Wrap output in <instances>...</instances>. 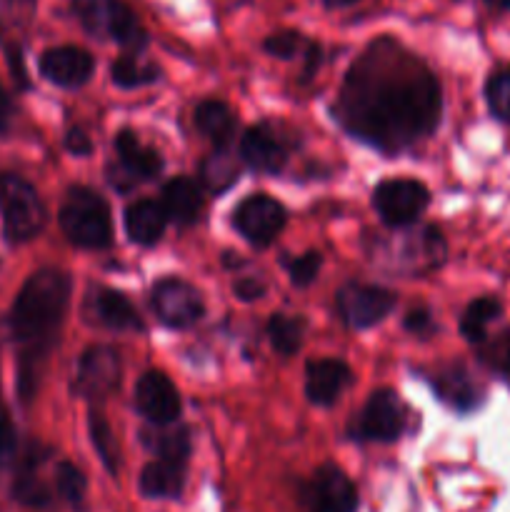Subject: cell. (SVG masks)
<instances>
[{"mask_svg": "<svg viewBox=\"0 0 510 512\" xmlns=\"http://www.w3.org/2000/svg\"><path fill=\"white\" fill-rule=\"evenodd\" d=\"M440 108L435 75L395 40L380 38L345 75L335 115L353 138L400 153L438 128Z\"/></svg>", "mask_w": 510, "mask_h": 512, "instance_id": "6da1fadb", "label": "cell"}, {"mask_svg": "<svg viewBox=\"0 0 510 512\" xmlns=\"http://www.w3.org/2000/svg\"><path fill=\"white\" fill-rule=\"evenodd\" d=\"M70 300V278L63 270L43 268L30 275L10 310V330L20 355L48 358Z\"/></svg>", "mask_w": 510, "mask_h": 512, "instance_id": "7a4b0ae2", "label": "cell"}, {"mask_svg": "<svg viewBox=\"0 0 510 512\" xmlns=\"http://www.w3.org/2000/svg\"><path fill=\"white\" fill-rule=\"evenodd\" d=\"M60 228L65 238L85 250L108 248L113 240V223L103 195L85 185H75L68 190L60 205Z\"/></svg>", "mask_w": 510, "mask_h": 512, "instance_id": "3957f363", "label": "cell"}, {"mask_svg": "<svg viewBox=\"0 0 510 512\" xmlns=\"http://www.w3.org/2000/svg\"><path fill=\"white\" fill-rule=\"evenodd\" d=\"M73 13L88 33L113 38L120 48L138 53L148 43L143 25L123 0H73Z\"/></svg>", "mask_w": 510, "mask_h": 512, "instance_id": "277c9868", "label": "cell"}, {"mask_svg": "<svg viewBox=\"0 0 510 512\" xmlns=\"http://www.w3.org/2000/svg\"><path fill=\"white\" fill-rule=\"evenodd\" d=\"M0 215L10 243L33 240L45 225V208L28 180L18 175H0Z\"/></svg>", "mask_w": 510, "mask_h": 512, "instance_id": "5b68a950", "label": "cell"}, {"mask_svg": "<svg viewBox=\"0 0 510 512\" xmlns=\"http://www.w3.org/2000/svg\"><path fill=\"white\" fill-rule=\"evenodd\" d=\"M405 428V410L398 393L383 388L375 390L368 398L365 408L353 420L350 435L358 440H373V443H393L400 438Z\"/></svg>", "mask_w": 510, "mask_h": 512, "instance_id": "8992f818", "label": "cell"}, {"mask_svg": "<svg viewBox=\"0 0 510 512\" xmlns=\"http://www.w3.org/2000/svg\"><path fill=\"white\" fill-rule=\"evenodd\" d=\"M428 203V188L423 183H418V180L410 178L385 180L373 193L375 210L383 218V223L393 225V228L415 223L423 215V210L428 208Z\"/></svg>", "mask_w": 510, "mask_h": 512, "instance_id": "52a82bcc", "label": "cell"}, {"mask_svg": "<svg viewBox=\"0 0 510 512\" xmlns=\"http://www.w3.org/2000/svg\"><path fill=\"white\" fill-rule=\"evenodd\" d=\"M115 150H118V168H110V185L118 190H130L138 180L158 178L163 170V158L158 150L148 148L133 130H120L115 138Z\"/></svg>", "mask_w": 510, "mask_h": 512, "instance_id": "ba28073f", "label": "cell"}, {"mask_svg": "<svg viewBox=\"0 0 510 512\" xmlns=\"http://www.w3.org/2000/svg\"><path fill=\"white\" fill-rule=\"evenodd\" d=\"M233 223L248 243L263 248L273 243L285 228V208L270 195H250L235 208Z\"/></svg>", "mask_w": 510, "mask_h": 512, "instance_id": "9c48e42d", "label": "cell"}, {"mask_svg": "<svg viewBox=\"0 0 510 512\" xmlns=\"http://www.w3.org/2000/svg\"><path fill=\"white\" fill-rule=\"evenodd\" d=\"M120 383V355L108 345H95L80 355L75 370V393L88 400H103Z\"/></svg>", "mask_w": 510, "mask_h": 512, "instance_id": "30bf717a", "label": "cell"}, {"mask_svg": "<svg viewBox=\"0 0 510 512\" xmlns=\"http://www.w3.org/2000/svg\"><path fill=\"white\" fill-rule=\"evenodd\" d=\"M338 308L350 328H373L395 308V295L378 285L350 283L338 293Z\"/></svg>", "mask_w": 510, "mask_h": 512, "instance_id": "8fae6325", "label": "cell"}, {"mask_svg": "<svg viewBox=\"0 0 510 512\" xmlns=\"http://www.w3.org/2000/svg\"><path fill=\"white\" fill-rule=\"evenodd\" d=\"M153 308L158 318L170 328H190L205 313L203 298H200L198 290L175 278H165L155 283Z\"/></svg>", "mask_w": 510, "mask_h": 512, "instance_id": "7c38bea8", "label": "cell"}, {"mask_svg": "<svg viewBox=\"0 0 510 512\" xmlns=\"http://www.w3.org/2000/svg\"><path fill=\"white\" fill-rule=\"evenodd\" d=\"M135 408L148 423L173 425L180 418V395L168 375L148 370L135 385Z\"/></svg>", "mask_w": 510, "mask_h": 512, "instance_id": "4fadbf2b", "label": "cell"}, {"mask_svg": "<svg viewBox=\"0 0 510 512\" xmlns=\"http://www.w3.org/2000/svg\"><path fill=\"white\" fill-rule=\"evenodd\" d=\"M308 503L310 512H355L358 490L338 465H323L310 480Z\"/></svg>", "mask_w": 510, "mask_h": 512, "instance_id": "5bb4252c", "label": "cell"}, {"mask_svg": "<svg viewBox=\"0 0 510 512\" xmlns=\"http://www.w3.org/2000/svg\"><path fill=\"white\" fill-rule=\"evenodd\" d=\"M38 65L43 78L60 85V88H78V85L88 83L95 68L93 58L83 48H75V45H60V48L45 50L40 55Z\"/></svg>", "mask_w": 510, "mask_h": 512, "instance_id": "9a60e30c", "label": "cell"}, {"mask_svg": "<svg viewBox=\"0 0 510 512\" xmlns=\"http://www.w3.org/2000/svg\"><path fill=\"white\" fill-rule=\"evenodd\" d=\"M240 158L258 173L275 175L285 168L288 148L270 125H253L240 138Z\"/></svg>", "mask_w": 510, "mask_h": 512, "instance_id": "2e32d148", "label": "cell"}, {"mask_svg": "<svg viewBox=\"0 0 510 512\" xmlns=\"http://www.w3.org/2000/svg\"><path fill=\"white\" fill-rule=\"evenodd\" d=\"M350 383H353V373L340 360H313L305 370V395L310 403L320 405V408L338 403Z\"/></svg>", "mask_w": 510, "mask_h": 512, "instance_id": "e0dca14e", "label": "cell"}, {"mask_svg": "<svg viewBox=\"0 0 510 512\" xmlns=\"http://www.w3.org/2000/svg\"><path fill=\"white\" fill-rule=\"evenodd\" d=\"M203 203L205 198L200 183L185 178V175L170 180L163 188V200H160L168 220H175L178 225H193L203 213Z\"/></svg>", "mask_w": 510, "mask_h": 512, "instance_id": "ac0fdd59", "label": "cell"}, {"mask_svg": "<svg viewBox=\"0 0 510 512\" xmlns=\"http://www.w3.org/2000/svg\"><path fill=\"white\" fill-rule=\"evenodd\" d=\"M90 310H93L95 320L110 330H140L143 320H140L138 310L133 308L128 298L118 290L98 288L90 293L88 298Z\"/></svg>", "mask_w": 510, "mask_h": 512, "instance_id": "d6986e66", "label": "cell"}, {"mask_svg": "<svg viewBox=\"0 0 510 512\" xmlns=\"http://www.w3.org/2000/svg\"><path fill=\"white\" fill-rule=\"evenodd\" d=\"M165 225H168V215L163 205L155 200H138L125 210V230L130 240L138 245L158 243L165 233Z\"/></svg>", "mask_w": 510, "mask_h": 512, "instance_id": "ffe728a7", "label": "cell"}, {"mask_svg": "<svg viewBox=\"0 0 510 512\" xmlns=\"http://www.w3.org/2000/svg\"><path fill=\"white\" fill-rule=\"evenodd\" d=\"M185 485V463H173V460H155L145 465L140 473V493L145 498L173 500L183 493Z\"/></svg>", "mask_w": 510, "mask_h": 512, "instance_id": "44dd1931", "label": "cell"}, {"mask_svg": "<svg viewBox=\"0 0 510 512\" xmlns=\"http://www.w3.org/2000/svg\"><path fill=\"white\" fill-rule=\"evenodd\" d=\"M195 125L208 140H213L215 148H228L235 135V115L220 100H205L195 108Z\"/></svg>", "mask_w": 510, "mask_h": 512, "instance_id": "7402d4cb", "label": "cell"}, {"mask_svg": "<svg viewBox=\"0 0 510 512\" xmlns=\"http://www.w3.org/2000/svg\"><path fill=\"white\" fill-rule=\"evenodd\" d=\"M435 388H438L440 398L448 400V403L453 405L455 410H460V413H468V410L478 408L480 405V388L473 383L468 370H463L460 365L440 373L438 378H435Z\"/></svg>", "mask_w": 510, "mask_h": 512, "instance_id": "603a6c76", "label": "cell"}, {"mask_svg": "<svg viewBox=\"0 0 510 512\" xmlns=\"http://www.w3.org/2000/svg\"><path fill=\"white\" fill-rule=\"evenodd\" d=\"M503 313V305L495 298H478L465 308L463 320H460V333L468 343L480 345L485 338H488V325L493 320L500 318Z\"/></svg>", "mask_w": 510, "mask_h": 512, "instance_id": "cb8c5ba5", "label": "cell"}, {"mask_svg": "<svg viewBox=\"0 0 510 512\" xmlns=\"http://www.w3.org/2000/svg\"><path fill=\"white\" fill-rule=\"evenodd\" d=\"M305 335V320L293 318V315H273L268 323V338L270 345L278 350L280 355H295L303 345Z\"/></svg>", "mask_w": 510, "mask_h": 512, "instance_id": "d4e9b609", "label": "cell"}, {"mask_svg": "<svg viewBox=\"0 0 510 512\" xmlns=\"http://www.w3.org/2000/svg\"><path fill=\"white\" fill-rule=\"evenodd\" d=\"M110 75H113V83L120 85V88H140V85H150L158 80V68L153 63L140 60V55L128 53L115 60Z\"/></svg>", "mask_w": 510, "mask_h": 512, "instance_id": "484cf974", "label": "cell"}, {"mask_svg": "<svg viewBox=\"0 0 510 512\" xmlns=\"http://www.w3.org/2000/svg\"><path fill=\"white\" fill-rule=\"evenodd\" d=\"M35 468H38V465L25 463L23 460V468H20L18 478H15L13 483V498L18 500L20 505H25V508H48L53 495H50L48 485L38 478Z\"/></svg>", "mask_w": 510, "mask_h": 512, "instance_id": "4316f807", "label": "cell"}, {"mask_svg": "<svg viewBox=\"0 0 510 512\" xmlns=\"http://www.w3.org/2000/svg\"><path fill=\"white\" fill-rule=\"evenodd\" d=\"M88 430H90V440H93L95 453L100 455V460H103V465L108 468V473L118 475V468H120L118 443H115V435L113 430H110L108 420H105L98 410H90Z\"/></svg>", "mask_w": 510, "mask_h": 512, "instance_id": "83f0119b", "label": "cell"}, {"mask_svg": "<svg viewBox=\"0 0 510 512\" xmlns=\"http://www.w3.org/2000/svg\"><path fill=\"white\" fill-rule=\"evenodd\" d=\"M148 448L158 455L160 460H173V463H185L190 455V435L185 428L160 430V433L145 435Z\"/></svg>", "mask_w": 510, "mask_h": 512, "instance_id": "f1b7e54d", "label": "cell"}, {"mask_svg": "<svg viewBox=\"0 0 510 512\" xmlns=\"http://www.w3.org/2000/svg\"><path fill=\"white\" fill-rule=\"evenodd\" d=\"M200 180H203V185L210 193H223V190H228L238 180V165L225 153V148H218V153H213L203 163Z\"/></svg>", "mask_w": 510, "mask_h": 512, "instance_id": "f546056e", "label": "cell"}, {"mask_svg": "<svg viewBox=\"0 0 510 512\" xmlns=\"http://www.w3.org/2000/svg\"><path fill=\"white\" fill-rule=\"evenodd\" d=\"M485 100H488L490 113L510 125V68L490 75L488 85H485Z\"/></svg>", "mask_w": 510, "mask_h": 512, "instance_id": "4dcf8cb0", "label": "cell"}, {"mask_svg": "<svg viewBox=\"0 0 510 512\" xmlns=\"http://www.w3.org/2000/svg\"><path fill=\"white\" fill-rule=\"evenodd\" d=\"M55 488H58V495L65 503L78 508V505H83L88 483H85V475L73 463H60L55 468Z\"/></svg>", "mask_w": 510, "mask_h": 512, "instance_id": "1f68e13d", "label": "cell"}, {"mask_svg": "<svg viewBox=\"0 0 510 512\" xmlns=\"http://www.w3.org/2000/svg\"><path fill=\"white\" fill-rule=\"evenodd\" d=\"M480 360L510 383V333H500L493 340L485 338L480 343Z\"/></svg>", "mask_w": 510, "mask_h": 512, "instance_id": "d6a6232c", "label": "cell"}, {"mask_svg": "<svg viewBox=\"0 0 510 512\" xmlns=\"http://www.w3.org/2000/svg\"><path fill=\"white\" fill-rule=\"evenodd\" d=\"M315 48V43L305 40L300 33H293V30H280V33H273L268 40H265V50L275 58L293 60L298 55H308L310 50Z\"/></svg>", "mask_w": 510, "mask_h": 512, "instance_id": "836d02e7", "label": "cell"}, {"mask_svg": "<svg viewBox=\"0 0 510 512\" xmlns=\"http://www.w3.org/2000/svg\"><path fill=\"white\" fill-rule=\"evenodd\" d=\"M320 265H323V258H320V253H315V250L295 258L288 268L293 285H298V288H308V285L318 278Z\"/></svg>", "mask_w": 510, "mask_h": 512, "instance_id": "e575fe53", "label": "cell"}, {"mask_svg": "<svg viewBox=\"0 0 510 512\" xmlns=\"http://www.w3.org/2000/svg\"><path fill=\"white\" fill-rule=\"evenodd\" d=\"M18 453V435H15L13 423L8 418V410H0V468L10 465Z\"/></svg>", "mask_w": 510, "mask_h": 512, "instance_id": "d590c367", "label": "cell"}, {"mask_svg": "<svg viewBox=\"0 0 510 512\" xmlns=\"http://www.w3.org/2000/svg\"><path fill=\"white\" fill-rule=\"evenodd\" d=\"M233 293L238 295L240 300L250 303V300H258L265 295V285L255 278H238L233 283Z\"/></svg>", "mask_w": 510, "mask_h": 512, "instance_id": "8d00e7d4", "label": "cell"}, {"mask_svg": "<svg viewBox=\"0 0 510 512\" xmlns=\"http://www.w3.org/2000/svg\"><path fill=\"white\" fill-rule=\"evenodd\" d=\"M65 148L73 155H88L93 150V143H90L83 128H70L68 135H65Z\"/></svg>", "mask_w": 510, "mask_h": 512, "instance_id": "74e56055", "label": "cell"}, {"mask_svg": "<svg viewBox=\"0 0 510 512\" xmlns=\"http://www.w3.org/2000/svg\"><path fill=\"white\" fill-rule=\"evenodd\" d=\"M405 328H408L410 333H415V335L428 333V330L433 328V320H430L428 308H415V310H410L408 318H405Z\"/></svg>", "mask_w": 510, "mask_h": 512, "instance_id": "f35d334b", "label": "cell"}, {"mask_svg": "<svg viewBox=\"0 0 510 512\" xmlns=\"http://www.w3.org/2000/svg\"><path fill=\"white\" fill-rule=\"evenodd\" d=\"M8 63H10V70H13V78L18 80L20 88H25L28 85V78H25V68H23V53H20L18 45H10L8 48Z\"/></svg>", "mask_w": 510, "mask_h": 512, "instance_id": "ab89813d", "label": "cell"}, {"mask_svg": "<svg viewBox=\"0 0 510 512\" xmlns=\"http://www.w3.org/2000/svg\"><path fill=\"white\" fill-rule=\"evenodd\" d=\"M10 98L5 95V90L0 88V133H3L5 128H8V120H10Z\"/></svg>", "mask_w": 510, "mask_h": 512, "instance_id": "60d3db41", "label": "cell"}, {"mask_svg": "<svg viewBox=\"0 0 510 512\" xmlns=\"http://www.w3.org/2000/svg\"><path fill=\"white\" fill-rule=\"evenodd\" d=\"M358 0H325L328 8H348V5H355Z\"/></svg>", "mask_w": 510, "mask_h": 512, "instance_id": "b9f144b4", "label": "cell"}, {"mask_svg": "<svg viewBox=\"0 0 510 512\" xmlns=\"http://www.w3.org/2000/svg\"><path fill=\"white\" fill-rule=\"evenodd\" d=\"M495 10H510V0H485Z\"/></svg>", "mask_w": 510, "mask_h": 512, "instance_id": "7bdbcfd3", "label": "cell"}, {"mask_svg": "<svg viewBox=\"0 0 510 512\" xmlns=\"http://www.w3.org/2000/svg\"><path fill=\"white\" fill-rule=\"evenodd\" d=\"M0 38H3V23H0Z\"/></svg>", "mask_w": 510, "mask_h": 512, "instance_id": "ee69618b", "label": "cell"}]
</instances>
